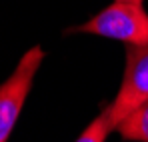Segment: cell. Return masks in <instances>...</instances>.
Masks as SVG:
<instances>
[{
    "label": "cell",
    "instance_id": "1",
    "mask_svg": "<svg viewBox=\"0 0 148 142\" xmlns=\"http://www.w3.org/2000/svg\"><path fill=\"white\" fill-rule=\"evenodd\" d=\"M70 32L96 34L120 40L124 44L148 46V14L140 2L114 0L112 4L102 8L94 18L72 28Z\"/></svg>",
    "mask_w": 148,
    "mask_h": 142
},
{
    "label": "cell",
    "instance_id": "2",
    "mask_svg": "<svg viewBox=\"0 0 148 142\" xmlns=\"http://www.w3.org/2000/svg\"><path fill=\"white\" fill-rule=\"evenodd\" d=\"M42 58L44 50L40 46H32L22 54L14 72L0 84V142H8L10 138L22 106L30 94L34 76L42 64Z\"/></svg>",
    "mask_w": 148,
    "mask_h": 142
},
{
    "label": "cell",
    "instance_id": "3",
    "mask_svg": "<svg viewBox=\"0 0 148 142\" xmlns=\"http://www.w3.org/2000/svg\"><path fill=\"white\" fill-rule=\"evenodd\" d=\"M144 102H148V46L126 44V68L120 88L104 108L112 130Z\"/></svg>",
    "mask_w": 148,
    "mask_h": 142
},
{
    "label": "cell",
    "instance_id": "4",
    "mask_svg": "<svg viewBox=\"0 0 148 142\" xmlns=\"http://www.w3.org/2000/svg\"><path fill=\"white\" fill-rule=\"evenodd\" d=\"M116 130L120 132V136L124 140L148 142V102L138 106L132 114H128L116 126Z\"/></svg>",
    "mask_w": 148,
    "mask_h": 142
},
{
    "label": "cell",
    "instance_id": "5",
    "mask_svg": "<svg viewBox=\"0 0 148 142\" xmlns=\"http://www.w3.org/2000/svg\"><path fill=\"white\" fill-rule=\"evenodd\" d=\"M110 132H112V126H110L108 114H106V110H102L98 116L84 128V132L76 138V142H106Z\"/></svg>",
    "mask_w": 148,
    "mask_h": 142
},
{
    "label": "cell",
    "instance_id": "6",
    "mask_svg": "<svg viewBox=\"0 0 148 142\" xmlns=\"http://www.w3.org/2000/svg\"><path fill=\"white\" fill-rule=\"evenodd\" d=\"M128 2H140V4H142V0H128Z\"/></svg>",
    "mask_w": 148,
    "mask_h": 142
}]
</instances>
